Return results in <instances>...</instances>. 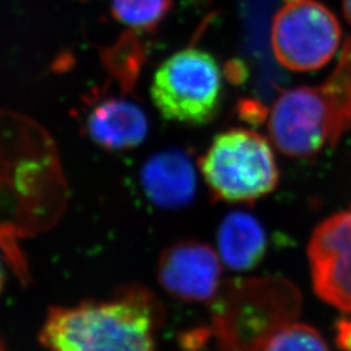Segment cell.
<instances>
[{"label":"cell","mask_w":351,"mask_h":351,"mask_svg":"<svg viewBox=\"0 0 351 351\" xmlns=\"http://www.w3.org/2000/svg\"><path fill=\"white\" fill-rule=\"evenodd\" d=\"M66 204V178L47 130L0 110V254L24 285L30 274L21 242L50 230Z\"/></svg>","instance_id":"1"},{"label":"cell","mask_w":351,"mask_h":351,"mask_svg":"<svg viewBox=\"0 0 351 351\" xmlns=\"http://www.w3.org/2000/svg\"><path fill=\"white\" fill-rule=\"evenodd\" d=\"M159 319L154 295L128 287L108 301L51 308L39 341L49 351H155Z\"/></svg>","instance_id":"2"},{"label":"cell","mask_w":351,"mask_h":351,"mask_svg":"<svg viewBox=\"0 0 351 351\" xmlns=\"http://www.w3.org/2000/svg\"><path fill=\"white\" fill-rule=\"evenodd\" d=\"M301 295L281 277L230 282L215 316L220 351H264L277 332L300 314Z\"/></svg>","instance_id":"3"},{"label":"cell","mask_w":351,"mask_h":351,"mask_svg":"<svg viewBox=\"0 0 351 351\" xmlns=\"http://www.w3.org/2000/svg\"><path fill=\"white\" fill-rule=\"evenodd\" d=\"M215 201L252 203L276 189L280 175L268 141L250 129L215 136L198 162Z\"/></svg>","instance_id":"4"},{"label":"cell","mask_w":351,"mask_h":351,"mask_svg":"<svg viewBox=\"0 0 351 351\" xmlns=\"http://www.w3.org/2000/svg\"><path fill=\"white\" fill-rule=\"evenodd\" d=\"M351 129V114L326 82L289 88L269 114L268 133L277 150L294 159L311 158L335 147Z\"/></svg>","instance_id":"5"},{"label":"cell","mask_w":351,"mask_h":351,"mask_svg":"<svg viewBox=\"0 0 351 351\" xmlns=\"http://www.w3.org/2000/svg\"><path fill=\"white\" fill-rule=\"evenodd\" d=\"M223 88V73L213 53L188 47L159 65L152 77L150 97L165 120L201 126L217 116Z\"/></svg>","instance_id":"6"},{"label":"cell","mask_w":351,"mask_h":351,"mask_svg":"<svg viewBox=\"0 0 351 351\" xmlns=\"http://www.w3.org/2000/svg\"><path fill=\"white\" fill-rule=\"evenodd\" d=\"M341 37L337 17L317 0H284L271 27L277 62L294 72L326 66L339 50Z\"/></svg>","instance_id":"7"},{"label":"cell","mask_w":351,"mask_h":351,"mask_svg":"<svg viewBox=\"0 0 351 351\" xmlns=\"http://www.w3.org/2000/svg\"><path fill=\"white\" fill-rule=\"evenodd\" d=\"M308 258L316 294L351 313V213H336L315 229Z\"/></svg>","instance_id":"8"},{"label":"cell","mask_w":351,"mask_h":351,"mask_svg":"<svg viewBox=\"0 0 351 351\" xmlns=\"http://www.w3.org/2000/svg\"><path fill=\"white\" fill-rule=\"evenodd\" d=\"M221 259L207 243L181 241L168 246L158 262V280L172 297L191 303L213 300L221 285Z\"/></svg>","instance_id":"9"},{"label":"cell","mask_w":351,"mask_h":351,"mask_svg":"<svg viewBox=\"0 0 351 351\" xmlns=\"http://www.w3.org/2000/svg\"><path fill=\"white\" fill-rule=\"evenodd\" d=\"M85 132L98 147L107 151L132 150L149 136V119L142 107L126 97H104L91 104Z\"/></svg>","instance_id":"10"},{"label":"cell","mask_w":351,"mask_h":351,"mask_svg":"<svg viewBox=\"0 0 351 351\" xmlns=\"http://www.w3.org/2000/svg\"><path fill=\"white\" fill-rule=\"evenodd\" d=\"M141 184L145 195L156 207L180 210L186 207L195 197V167L185 151H159L143 164Z\"/></svg>","instance_id":"11"},{"label":"cell","mask_w":351,"mask_h":351,"mask_svg":"<svg viewBox=\"0 0 351 351\" xmlns=\"http://www.w3.org/2000/svg\"><path fill=\"white\" fill-rule=\"evenodd\" d=\"M267 246L263 226L250 213H228L217 229L219 256L230 269H254L263 261Z\"/></svg>","instance_id":"12"},{"label":"cell","mask_w":351,"mask_h":351,"mask_svg":"<svg viewBox=\"0 0 351 351\" xmlns=\"http://www.w3.org/2000/svg\"><path fill=\"white\" fill-rule=\"evenodd\" d=\"M175 0H110L113 19L136 34H154L169 16Z\"/></svg>","instance_id":"13"},{"label":"cell","mask_w":351,"mask_h":351,"mask_svg":"<svg viewBox=\"0 0 351 351\" xmlns=\"http://www.w3.org/2000/svg\"><path fill=\"white\" fill-rule=\"evenodd\" d=\"M264 351H329L326 339L314 326L290 323L281 328Z\"/></svg>","instance_id":"14"},{"label":"cell","mask_w":351,"mask_h":351,"mask_svg":"<svg viewBox=\"0 0 351 351\" xmlns=\"http://www.w3.org/2000/svg\"><path fill=\"white\" fill-rule=\"evenodd\" d=\"M336 345L342 351H351V319L343 317L336 323Z\"/></svg>","instance_id":"15"},{"label":"cell","mask_w":351,"mask_h":351,"mask_svg":"<svg viewBox=\"0 0 351 351\" xmlns=\"http://www.w3.org/2000/svg\"><path fill=\"white\" fill-rule=\"evenodd\" d=\"M342 10L346 21L351 25V0H342Z\"/></svg>","instance_id":"16"},{"label":"cell","mask_w":351,"mask_h":351,"mask_svg":"<svg viewBox=\"0 0 351 351\" xmlns=\"http://www.w3.org/2000/svg\"><path fill=\"white\" fill-rule=\"evenodd\" d=\"M1 258H3V255L0 254V293L3 291L4 284H5V271H4V265L1 263Z\"/></svg>","instance_id":"17"},{"label":"cell","mask_w":351,"mask_h":351,"mask_svg":"<svg viewBox=\"0 0 351 351\" xmlns=\"http://www.w3.org/2000/svg\"><path fill=\"white\" fill-rule=\"evenodd\" d=\"M0 351H5V348H4V343H3L1 339H0Z\"/></svg>","instance_id":"18"}]
</instances>
